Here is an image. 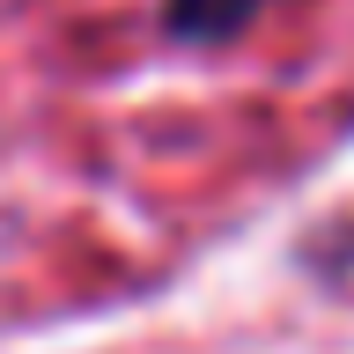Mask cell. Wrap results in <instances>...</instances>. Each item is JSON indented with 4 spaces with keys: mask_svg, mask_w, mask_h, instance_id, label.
Segmentation results:
<instances>
[{
    "mask_svg": "<svg viewBox=\"0 0 354 354\" xmlns=\"http://www.w3.org/2000/svg\"><path fill=\"white\" fill-rule=\"evenodd\" d=\"M281 0H162V37L185 44V52H221V44H236L243 30L259 15H273Z\"/></svg>",
    "mask_w": 354,
    "mask_h": 354,
    "instance_id": "1",
    "label": "cell"
}]
</instances>
